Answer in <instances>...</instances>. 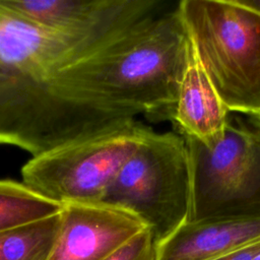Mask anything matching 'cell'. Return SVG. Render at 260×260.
Instances as JSON below:
<instances>
[{
  "label": "cell",
  "instance_id": "cell-1",
  "mask_svg": "<svg viewBox=\"0 0 260 260\" xmlns=\"http://www.w3.org/2000/svg\"><path fill=\"white\" fill-rule=\"evenodd\" d=\"M189 46L176 8L145 18L44 81L64 98L99 109L172 120Z\"/></svg>",
  "mask_w": 260,
  "mask_h": 260
},
{
  "label": "cell",
  "instance_id": "cell-2",
  "mask_svg": "<svg viewBox=\"0 0 260 260\" xmlns=\"http://www.w3.org/2000/svg\"><path fill=\"white\" fill-rule=\"evenodd\" d=\"M177 10L229 111L260 114V13L236 0H184Z\"/></svg>",
  "mask_w": 260,
  "mask_h": 260
},
{
  "label": "cell",
  "instance_id": "cell-3",
  "mask_svg": "<svg viewBox=\"0 0 260 260\" xmlns=\"http://www.w3.org/2000/svg\"><path fill=\"white\" fill-rule=\"evenodd\" d=\"M191 201V166L184 137L145 126L102 203L137 216L157 245L188 221Z\"/></svg>",
  "mask_w": 260,
  "mask_h": 260
},
{
  "label": "cell",
  "instance_id": "cell-4",
  "mask_svg": "<svg viewBox=\"0 0 260 260\" xmlns=\"http://www.w3.org/2000/svg\"><path fill=\"white\" fill-rule=\"evenodd\" d=\"M134 120L54 92L44 80L0 70V144L38 156Z\"/></svg>",
  "mask_w": 260,
  "mask_h": 260
},
{
  "label": "cell",
  "instance_id": "cell-5",
  "mask_svg": "<svg viewBox=\"0 0 260 260\" xmlns=\"http://www.w3.org/2000/svg\"><path fill=\"white\" fill-rule=\"evenodd\" d=\"M182 136L192 178L187 222L260 217V125L229 119L223 137L211 145Z\"/></svg>",
  "mask_w": 260,
  "mask_h": 260
},
{
  "label": "cell",
  "instance_id": "cell-6",
  "mask_svg": "<svg viewBox=\"0 0 260 260\" xmlns=\"http://www.w3.org/2000/svg\"><path fill=\"white\" fill-rule=\"evenodd\" d=\"M144 127L132 120L32 156L21 168L22 183L60 205L102 202Z\"/></svg>",
  "mask_w": 260,
  "mask_h": 260
},
{
  "label": "cell",
  "instance_id": "cell-7",
  "mask_svg": "<svg viewBox=\"0 0 260 260\" xmlns=\"http://www.w3.org/2000/svg\"><path fill=\"white\" fill-rule=\"evenodd\" d=\"M114 38L50 26L0 0V70L47 80Z\"/></svg>",
  "mask_w": 260,
  "mask_h": 260
},
{
  "label": "cell",
  "instance_id": "cell-8",
  "mask_svg": "<svg viewBox=\"0 0 260 260\" xmlns=\"http://www.w3.org/2000/svg\"><path fill=\"white\" fill-rule=\"evenodd\" d=\"M147 226L122 208L99 203L62 205L48 260H105Z\"/></svg>",
  "mask_w": 260,
  "mask_h": 260
},
{
  "label": "cell",
  "instance_id": "cell-9",
  "mask_svg": "<svg viewBox=\"0 0 260 260\" xmlns=\"http://www.w3.org/2000/svg\"><path fill=\"white\" fill-rule=\"evenodd\" d=\"M11 8L44 24L114 38L155 15L157 0H4Z\"/></svg>",
  "mask_w": 260,
  "mask_h": 260
},
{
  "label": "cell",
  "instance_id": "cell-10",
  "mask_svg": "<svg viewBox=\"0 0 260 260\" xmlns=\"http://www.w3.org/2000/svg\"><path fill=\"white\" fill-rule=\"evenodd\" d=\"M229 112L203 69L190 40L188 63L171 121L178 133L211 145L223 137Z\"/></svg>",
  "mask_w": 260,
  "mask_h": 260
},
{
  "label": "cell",
  "instance_id": "cell-11",
  "mask_svg": "<svg viewBox=\"0 0 260 260\" xmlns=\"http://www.w3.org/2000/svg\"><path fill=\"white\" fill-rule=\"evenodd\" d=\"M260 239V217L186 222L156 245V260H214Z\"/></svg>",
  "mask_w": 260,
  "mask_h": 260
},
{
  "label": "cell",
  "instance_id": "cell-12",
  "mask_svg": "<svg viewBox=\"0 0 260 260\" xmlns=\"http://www.w3.org/2000/svg\"><path fill=\"white\" fill-rule=\"evenodd\" d=\"M60 226V212L0 232V260H48Z\"/></svg>",
  "mask_w": 260,
  "mask_h": 260
},
{
  "label": "cell",
  "instance_id": "cell-13",
  "mask_svg": "<svg viewBox=\"0 0 260 260\" xmlns=\"http://www.w3.org/2000/svg\"><path fill=\"white\" fill-rule=\"evenodd\" d=\"M62 205L36 193L22 182L0 180V232L58 214Z\"/></svg>",
  "mask_w": 260,
  "mask_h": 260
},
{
  "label": "cell",
  "instance_id": "cell-14",
  "mask_svg": "<svg viewBox=\"0 0 260 260\" xmlns=\"http://www.w3.org/2000/svg\"><path fill=\"white\" fill-rule=\"evenodd\" d=\"M105 260H156V245L149 229L123 244Z\"/></svg>",
  "mask_w": 260,
  "mask_h": 260
},
{
  "label": "cell",
  "instance_id": "cell-15",
  "mask_svg": "<svg viewBox=\"0 0 260 260\" xmlns=\"http://www.w3.org/2000/svg\"><path fill=\"white\" fill-rule=\"evenodd\" d=\"M214 260H260V239Z\"/></svg>",
  "mask_w": 260,
  "mask_h": 260
},
{
  "label": "cell",
  "instance_id": "cell-16",
  "mask_svg": "<svg viewBox=\"0 0 260 260\" xmlns=\"http://www.w3.org/2000/svg\"><path fill=\"white\" fill-rule=\"evenodd\" d=\"M239 4L260 13V0H236Z\"/></svg>",
  "mask_w": 260,
  "mask_h": 260
},
{
  "label": "cell",
  "instance_id": "cell-17",
  "mask_svg": "<svg viewBox=\"0 0 260 260\" xmlns=\"http://www.w3.org/2000/svg\"><path fill=\"white\" fill-rule=\"evenodd\" d=\"M255 117V119H256V121H257V123L260 125V114L258 115V116H254Z\"/></svg>",
  "mask_w": 260,
  "mask_h": 260
}]
</instances>
